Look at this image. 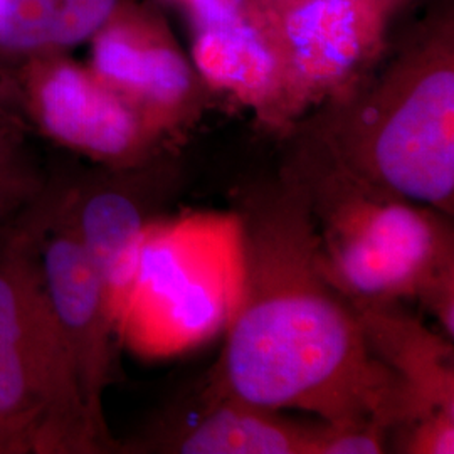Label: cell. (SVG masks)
Listing matches in <instances>:
<instances>
[{
  "label": "cell",
  "mask_w": 454,
  "mask_h": 454,
  "mask_svg": "<svg viewBox=\"0 0 454 454\" xmlns=\"http://www.w3.org/2000/svg\"><path fill=\"white\" fill-rule=\"evenodd\" d=\"M236 224L241 294L206 397L307 411L333 426L379 422L390 433L424 418L325 275L300 180L281 168L276 179L238 191Z\"/></svg>",
  "instance_id": "cell-1"
},
{
  "label": "cell",
  "mask_w": 454,
  "mask_h": 454,
  "mask_svg": "<svg viewBox=\"0 0 454 454\" xmlns=\"http://www.w3.org/2000/svg\"><path fill=\"white\" fill-rule=\"evenodd\" d=\"M453 130L451 56L422 54L326 101L294 157L453 217Z\"/></svg>",
  "instance_id": "cell-2"
},
{
  "label": "cell",
  "mask_w": 454,
  "mask_h": 454,
  "mask_svg": "<svg viewBox=\"0 0 454 454\" xmlns=\"http://www.w3.org/2000/svg\"><path fill=\"white\" fill-rule=\"evenodd\" d=\"M283 168L309 194L325 275L347 300H422L454 276L453 217L298 157Z\"/></svg>",
  "instance_id": "cell-3"
},
{
  "label": "cell",
  "mask_w": 454,
  "mask_h": 454,
  "mask_svg": "<svg viewBox=\"0 0 454 454\" xmlns=\"http://www.w3.org/2000/svg\"><path fill=\"white\" fill-rule=\"evenodd\" d=\"M0 426L31 454L112 453L86 414L49 305L29 209L0 226Z\"/></svg>",
  "instance_id": "cell-4"
},
{
  "label": "cell",
  "mask_w": 454,
  "mask_h": 454,
  "mask_svg": "<svg viewBox=\"0 0 454 454\" xmlns=\"http://www.w3.org/2000/svg\"><path fill=\"white\" fill-rule=\"evenodd\" d=\"M0 84L27 130L95 165L127 168L162 155V135L67 52L0 65Z\"/></svg>",
  "instance_id": "cell-5"
},
{
  "label": "cell",
  "mask_w": 454,
  "mask_h": 454,
  "mask_svg": "<svg viewBox=\"0 0 454 454\" xmlns=\"http://www.w3.org/2000/svg\"><path fill=\"white\" fill-rule=\"evenodd\" d=\"M51 182L73 232L106 286L120 328L148 234L176 191L177 172L162 153L127 168L93 163L63 170L51 174Z\"/></svg>",
  "instance_id": "cell-6"
},
{
  "label": "cell",
  "mask_w": 454,
  "mask_h": 454,
  "mask_svg": "<svg viewBox=\"0 0 454 454\" xmlns=\"http://www.w3.org/2000/svg\"><path fill=\"white\" fill-rule=\"evenodd\" d=\"M29 219L44 292L73 358L86 414L105 444L120 451L103 414L105 390L116 372L118 320L101 276L58 200L51 174L44 192L29 207Z\"/></svg>",
  "instance_id": "cell-7"
},
{
  "label": "cell",
  "mask_w": 454,
  "mask_h": 454,
  "mask_svg": "<svg viewBox=\"0 0 454 454\" xmlns=\"http://www.w3.org/2000/svg\"><path fill=\"white\" fill-rule=\"evenodd\" d=\"M90 43L88 66L163 138L197 112L200 80L145 7L123 0Z\"/></svg>",
  "instance_id": "cell-8"
},
{
  "label": "cell",
  "mask_w": 454,
  "mask_h": 454,
  "mask_svg": "<svg viewBox=\"0 0 454 454\" xmlns=\"http://www.w3.org/2000/svg\"><path fill=\"white\" fill-rule=\"evenodd\" d=\"M372 5L348 0H296L281 20L285 120L313 103L362 84L372 54Z\"/></svg>",
  "instance_id": "cell-9"
},
{
  "label": "cell",
  "mask_w": 454,
  "mask_h": 454,
  "mask_svg": "<svg viewBox=\"0 0 454 454\" xmlns=\"http://www.w3.org/2000/svg\"><path fill=\"white\" fill-rule=\"evenodd\" d=\"M244 0H191L197 74L214 90L285 125V65L278 44L246 14Z\"/></svg>",
  "instance_id": "cell-10"
},
{
  "label": "cell",
  "mask_w": 454,
  "mask_h": 454,
  "mask_svg": "<svg viewBox=\"0 0 454 454\" xmlns=\"http://www.w3.org/2000/svg\"><path fill=\"white\" fill-rule=\"evenodd\" d=\"M317 427L279 416V411L254 406L236 397H206L192 422L160 424L131 453L313 454Z\"/></svg>",
  "instance_id": "cell-11"
},
{
  "label": "cell",
  "mask_w": 454,
  "mask_h": 454,
  "mask_svg": "<svg viewBox=\"0 0 454 454\" xmlns=\"http://www.w3.org/2000/svg\"><path fill=\"white\" fill-rule=\"evenodd\" d=\"M350 305L373 356L406 382L422 409L454 411L453 341L407 315L399 301Z\"/></svg>",
  "instance_id": "cell-12"
},
{
  "label": "cell",
  "mask_w": 454,
  "mask_h": 454,
  "mask_svg": "<svg viewBox=\"0 0 454 454\" xmlns=\"http://www.w3.org/2000/svg\"><path fill=\"white\" fill-rule=\"evenodd\" d=\"M123 0H0V65L91 41Z\"/></svg>",
  "instance_id": "cell-13"
},
{
  "label": "cell",
  "mask_w": 454,
  "mask_h": 454,
  "mask_svg": "<svg viewBox=\"0 0 454 454\" xmlns=\"http://www.w3.org/2000/svg\"><path fill=\"white\" fill-rule=\"evenodd\" d=\"M24 127L0 130V226L27 211L48 185L49 170Z\"/></svg>",
  "instance_id": "cell-14"
},
{
  "label": "cell",
  "mask_w": 454,
  "mask_h": 454,
  "mask_svg": "<svg viewBox=\"0 0 454 454\" xmlns=\"http://www.w3.org/2000/svg\"><path fill=\"white\" fill-rule=\"evenodd\" d=\"M390 431L379 422L317 427L313 454H380L387 451Z\"/></svg>",
  "instance_id": "cell-15"
},
{
  "label": "cell",
  "mask_w": 454,
  "mask_h": 454,
  "mask_svg": "<svg viewBox=\"0 0 454 454\" xmlns=\"http://www.w3.org/2000/svg\"><path fill=\"white\" fill-rule=\"evenodd\" d=\"M395 431H401L397 453H454V411L451 409H436Z\"/></svg>",
  "instance_id": "cell-16"
},
{
  "label": "cell",
  "mask_w": 454,
  "mask_h": 454,
  "mask_svg": "<svg viewBox=\"0 0 454 454\" xmlns=\"http://www.w3.org/2000/svg\"><path fill=\"white\" fill-rule=\"evenodd\" d=\"M0 454H31L26 441L0 426Z\"/></svg>",
  "instance_id": "cell-17"
},
{
  "label": "cell",
  "mask_w": 454,
  "mask_h": 454,
  "mask_svg": "<svg viewBox=\"0 0 454 454\" xmlns=\"http://www.w3.org/2000/svg\"><path fill=\"white\" fill-rule=\"evenodd\" d=\"M14 127H24L26 125L20 121V118L17 116L16 110L12 108L9 98L5 95L2 84H0V130L4 129H14ZM31 133V131H29Z\"/></svg>",
  "instance_id": "cell-18"
},
{
  "label": "cell",
  "mask_w": 454,
  "mask_h": 454,
  "mask_svg": "<svg viewBox=\"0 0 454 454\" xmlns=\"http://www.w3.org/2000/svg\"><path fill=\"white\" fill-rule=\"evenodd\" d=\"M348 2H356V4H364V5H372L373 0H348Z\"/></svg>",
  "instance_id": "cell-19"
}]
</instances>
